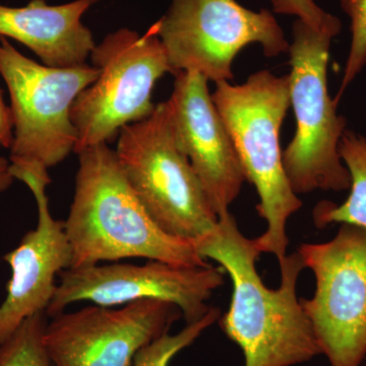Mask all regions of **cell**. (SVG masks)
Here are the masks:
<instances>
[{
  "mask_svg": "<svg viewBox=\"0 0 366 366\" xmlns=\"http://www.w3.org/2000/svg\"><path fill=\"white\" fill-rule=\"evenodd\" d=\"M99 72L86 62L71 67L38 64L0 37V74L9 89L14 124L9 160L49 169L74 153L78 132L72 124V105Z\"/></svg>",
  "mask_w": 366,
  "mask_h": 366,
  "instance_id": "cell-7",
  "label": "cell"
},
{
  "mask_svg": "<svg viewBox=\"0 0 366 366\" xmlns=\"http://www.w3.org/2000/svg\"><path fill=\"white\" fill-rule=\"evenodd\" d=\"M45 312L24 320L0 348V366H56L44 342Z\"/></svg>",
  "mask_w": 366,
  "mask_h": 366,
  "instance_id": "cell-16",
  "label": "cell"
},
{
  "mask_svg": "<svg viewBox=\"0 0 366 366\" xmlns=\"http://www.w3.org/2000/svg\"><path fill=\"white\" fill-rule=\"evenodd\" d=\"M335 36L296 20L289 47L290 105L296 132L283 152V166L297 196L315 190L350 189V174L339 153L346 118L327 88L330 48Z\"/></svg>",
  "mask_w": 366,
  "mask_h": 366,
  "instance_id": "cell-4",
  "label": "cell"
},
{
  "mask_svg": "<svg viewBox=\"0 0 366 366\" xmlns=\"http://www.w3.org/2000/svg\"><path fill=\"white\" fill-rule=\"evenodd\" d=\"M339 153L350 174V194L341 204L317 203L312 213L315 225L322 229L340 223L366 229V137L346 129Z\"/></svg>",
  "mask_w": 366,
  "mask_h": 366,
  "instance_id": "cell-15",
  "label": "cell"
},
{
  "mask_svg": "<svg viewBox=\"0 0 366 366\" xmlns=\"http://www.w3.org/2000/svg\"><path fill=\"white\" fill-rule=\"evenodd\" d=\"M115 153L137 199L164 232L194 242L216 227L218 216L175 143L168 100L122 129Z\"/></svg>",
  "mask_w": 366,
  "mask_h": 366,
  "instance_id": "cell-5",
  "label": "cell"
},
{
  "mask_svg": "<svg viewBox=\"0 0 366 366\" xmlns=\"http://www.w3.org/2000/svg\"><path fill=\"white\" fill-rule=\"evenodd\" d=\"M90 57L100 72L72 105L76 154L108 144L127 125L150 117L156 83L168 72L174 74L156 24L143 35L125 28L108 34Z\"/></svg>",
  "mask_w": 366,
  "mask_h": 366,
  "instance_id": "cell-6",
  "label": "cell"
},
{
  "mask_svg": "<svg viewBox=\"0 0 366 366\" xmlns=\"http://www.w3.org/2000/svg\"><path fill=\"white\" fill-rule=\"evenodd\" d=\"M78 156L76 189L64 221L71 268L137 257L177 266L209 264L194 242L168 234L154 222L108 144L86 148Z\"/></svg>",
  "mask_w": 366,
  "mask_h": 366,
  "instance_id": "cell-2",
  "label": "cell"
},
{
  "mask_svg": "<svg viewBox=\"0 0 366 366\" xmlns=\"http://www.w3.org/2000/svg\"><path fill=\"white\" fill-rule=\"evenodd\" d=\"M14 178L11 172V160L0 156V196L11 187Z\"/></svg>",
  "mask_w": 366,
  "mask_h": 366,
  "instance_id": "cell-21",
  "label": "cell"
},
{
  "mask_svg": "<svg viewBox=\"0 0 366 366\" xmlns=\"http://www.w3.org/2000/svg\"><path fill=\"white\" fill-rule=\"evenodd\" d=\"M315 274L312 298L300 303L320 352L331 366H360L366 357V229L342 224L333 239L298 247Z\"/></svg>",
  "mask_w": 366,
  "mask_h": 366,
  "instance_id": "cell-9",
  "label": "cell"
},
{
  "mask_svg": "<svg viewBox=\"0 0 366 366\" xmlns=\"http://www.w3.org/2000/svg\"><path fill=\"white\" fill-rule=\"evenodd\" d=\"M224 284V269L185 267L159 261L146 264H95L64 269L49 307L48 317L61 314L74 303L122 307L144 300L168 301L177 305L187 324L204 317L207 301Z\"/></svg>",
  "mask_w": 366,
  "mask_h": 366,
  "instance_id": "cell-10",
  "label": "cell"
},
{
  "mask_svg": "<svg viewBox=\"0 0 366 366\" xmlns=\"http://www.w3.org/2000/svg\"><path fill=\"white\" fill-rule=\"evenodd\" d=\"M13 139L14 124L11 108L4 103L2 91L0 90V146L11 149Z\"/></svg>",
  "mask_w": 366,
  "mask_h": 366,
  "instance_id": "cell-20",
  "label": "cell"
},
{
  "mask_svg": "<svg viewBox=\"0 0 366 366\" xmlns=\"http://www.w3.org/2000/svg\"><path fill=\"white\" fill-rule=\"evenodd\" d=\"M182 317L168 301L144 300L61 312L46 325L44 342L56 366H132L137 352Z\"/></svg>",
  "mask_w": 366,
  "mask_h": 366,
  "instance_id": "cell-11",
  "label": "cell"
},
{
  "mask_svg": "<svg viewBox=\"0 0 366 366\" xmlns=\"http://www.w3.org/2000/svg\"><path fill=\"white\" fill-rule=\"evenodd\" d=\"M14 179L32 192L38 209L37 226L16 249L4 255L11 276L0 305V342L4 343L28 317L46 312L56 290V276L71 267V244L64 221L55 220L46 189L51 182L41 164L11 160Z\"/></svg>",
  "mask_w": 366,
  "mask_h": 366,
  "instance_id": "cell-12",
  "label": "cell"
},
{
  "mask_svg": "<svg viewBox=\"0 0 366 366\" xmlns=\"http://www.w3.org/2000/svg\"><path fill=\"white\" fill-rule=\"evenodd\" d=\"M220 308L209 307L204 317L192 324H187L177 334L163 335L157 340L137 352L132 366H168L180 351L192 345L208 327L220 319Z\"/></svg>",
  "mask_w": 366,
  "mask_h": 366,
  "instance_id": "cell-17",
  "label": "cell"
},
{
  "mask_svg": "<svg viewBox=\"0 0 366 366\" xmlns=\"http://www.w3.org/2000/svg\"><path fill=\"white\" fill-rule=\"evenodd\" d=\"M194 244L203 259L218 262L232 281L230 307L219 322L242 349L244 366H293L322 354L297 297L298 278L305 269L297 250L278 262L280 286L269 289L255 266L261 252L230 213Z\"/></svg>",
  "mask_w": 366,
  "mask_h": 366,
  "instance_id": "cell-1",
  "label": "cell"
},
{
  "mask_svg": "<svg viewBox=\"0 0 366 366\" xmlns=\"http://www.w3.org/2000/svg\"><path fill=\"white\" fill-rule=\"evenodd\" d=\"M208 83L197 72H177L168 102L177 148L189 159L220 218L230 213L247 178Z\"/></svg>",
  "mask_w": 366,
  "mask_h": 366,
  "instance_id": "cell-13",
  "label": "cell"
},
{
  "mask_svg": "<svg viewBox=\"0 0 366 366\" xmlns=\"http://www.w3.org/2000/svg\"><path fill=\"white\" fill-rule=\"evenodd\" d=\"M271 2L276 14L297 16L298 20L315 30L332 34L335 37L340 33V20L320 9L315 0H271Z\"/></svg>",
  "mask_w": 366,
  "mask_h": 366,
  "instance_id": "cell-19",
  "label": "cell"
},
{
  "mask_svg": "<svg viewBox=\"0 0 366 366\" xmlns=\"http://www.w3.org/2000/svg\"><path fill=\"white\" fill-rule=\"evenodd\" d=\"M97 1L74 0L50 6L45 0H32L21 7L0 4V37L25 45L44 66H81L96 46L81 18Z\"/></svg>",
  "mask_w": 366,
  "mask_h": 366,
  "instance_id": "cell-14",
  "label": "cell"
},
{
  "mask_svg": "<svg viewBox=\"0 0 366 366\" xmlns=\"http://www.w3.org/2000/svg\"><path fill=\"white\" fill-rule=\"evenodd\" d=\"M155 24L174 76L197 72L215 84L232 81L233 60L247 45H261L266 57L290 47L271 11H250L236 0H171Z\"/></svg>",
  "mask_w": 366,
  "mask_h": 366,
  "instance_id": "cell-8",
  "label": "cell"
},
{
  "mask_svg": "<svg viewBox=\"0 0 366 366\" xmlns=\"http://www.w3.org/2000/svg\"><path fill=\"white\" fill-rule=\"evenodd\" d=\"M341 7L351 21V45L338 94L340 102L348 86L366 66V0H341Z\"/></svg>",
  "mask_w": 366,
  "mask_h": 366,
  "instance_id": "cell-18",
  "label": "cell"
},
{
  "mask_svg": "<svg viewBox=\"0 0 366 366\" xmlns=\"http://www.w3.org/2000/svg\"><path fill=\"white\" fill-rule=\"evenodd\" d=\"M212 99L227 127L245 178L257 189V211L267 229L254 238L261 254L281 261L287 255L289 218L302 207L283 166L282 124L290 107L289 76L259 71L242 85L216 84Z\"/></svg>",
  "mask_w": 366,
  "mask_h": 366,
  "instance_id": "cell-3",
  "label": "cell"
},
{
  "mask_svg": "<svg viewBox=\"0 0 366 366\" xmlns=\"http://www.w3.org/2000/svg\"><path fill=\"white\" fill-rule=\"evenodd\" d=\"M2 344L4 343H2V342H0V348H1Z\"/></svg>",
  "mask_w": 366,
  "mask_h": 366,
  "instance_id": "cell-22",
  "label": "cell"
}]
</instances>
